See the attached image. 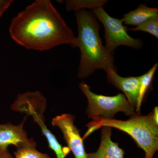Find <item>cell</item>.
Here are the masks:
<instances>
[{"mask_svg":"<svg viewBox=\"0 0 158 158\" xmlns=\"http://www.w3.org/2000/svg\"><path fill=\"white\" fill-rule=\"evenodd\" d=\"M9 33L18 44L47 51L61 44L77 48L73 31L49 0H36L12 20Z\"/></svg>","mask_w":158,"mask_h":158,"instance_id":"cell-1","label":"cell"},{"mask_svg":"<svg viewBox=\"0 0 158 158\" xmlns=\"http://www.w3.org/2000/svg\"><path fill=\"white\" fill-rule=\"evenodd\" d=\"M78 28L77 47L81 57L77 76L88 77L97 69L105 72L109 69L117 72L113 53L103 45L99 36L100 25L92 12L85 9L76 10Z\"/></svg>","mask_w":158,"mask_h":158,"instance_id":"cell-2","label":"cell"},{"mask_svg":"<svg viewBox=\"0 0 158 158\" xmlns=\"http://www.w3.org/2000/svg\"><path fill=\"white\" fill-rule=\"evenodd\" d=\"M92 119V121L87 125L88 130L83 140L101 127H108L117 129L129 135L138 147L144 151V158H153L158 151V123L154 118L152 111L145 116L136 113L127 120L101 117Z\"/></svg>","mask_w":158,"mask_h":158,"instance_id":"cell-3","label":"cell"},{"mask_svg":"<svg viewBox=\"0 0 158 158\" xmlns=\"http://www.w3.org/2000/svg\"><path fill=\"white\" fill-rule=\"evenodd\" d=\"M79 85L88 99L86 113L89 118L101 117L113 119L118 112L130 116L136 113L135 109L130 104L124 94L119 93L114 96L99 95L92 92L90 86L85 82H81Z\"/></svg>","mask_w":158,"mask_h":158,"instance_id":"cell-4","label":"cell"},{"mask_svg":"<svg viewBox=\"0 0 158 158\" xmlns=\"http://www.w3.org/2000/svg\"><path fill=\"white\" fill-rule=\"evenodd\" d=\"M91 12L104 27L105 46L110 52L113 53L114 50L121 45L135 49H140L143 47L142 40L135 39L129 35L127 27L123 25L122 19L111 17L103 7L93 9Z\"/></svg>","mask_w":158,"mask_h":158,"instance_id":"cell-5","label":"cell"},{"mask_svg":"<svg viewBox=\"0 0 158 158\" xmlns=\"http://www.w3.org/2000/svg\"><path fill=\"white\" fill-rule=\"evenodd\" d=\"M46 104L45 98L39 91L27 92L18 94L15 101L11 105V108L16 112L32 116L47 140L48 145L52 146L56 143L57 139L44 123V113Z\"/></svg>","mask_w":158,"mask_h":158,"instance_id":"cell-6","label":"cell"},{"mask_svg":"<svg viewBox=\"0 0 158 158\" xmlns=\"http://www.w3.org/2000/svg\"><path fill=\"white\" fill-rule=\"evenodd\" d=\"M75 119L73 115L65 113L53 118L52 123L61 130L69 149L72 152L75 158H87L83 138L74 123Z\"/></svg>","mask_w":158,"mask_h":158,"instance_id":"cell-7","label":"cell"},{"mask_svg":"<svg viewBox=\"0 0 158 158\" xmlns=\"http://www.w3.org/2000/svg\"><path fill=\"white\" fill-rule=\"evenodd\" d=\"M26 118L17 126L10 123L0 124V148H8L9 145L13 144L17 148H36L37 143L34 139L28 138L27 132L23 129Z\"/></svg>","mask_w":158,"mask_h":158,"instance_id":"cell-8","label":"cell"},{"mask_svg":"<svg viewBox=\"0 0 158 158\" xmlns=\"http://www.w3.org/2000/svg\"><path fill=\"white\" fill-rule=\"evenodd\" d=\"M106 73L108 83L122 90L130 104L136 109L138 104L141 76L123 77L112 69H109Z\"/></svg>","mask_w":158,"mask_h":158,"instance_id":"cell-9","label":"cell"},{"mask_svg":"<svg viewBox=\"0 0 158 158\" xmlns=\"http://www.w3.org/2000/svg\"><path fill=\"white\" fill-rule=\"evenodd\" d=\"M112 132V128H102L99 147L95 152L87 153V158H124V151L111 139Z\"/></svg>","mask_w":158,"mask_h":158,"instance_id":"cell-10","label":"cell"},{"mask_svg":"<svg viewBox=\"0 0 158 158\" xmlns=\"http://www.w3.org/2000/svg\"><path fill=\"white\" fill-rule=\"evenodd\" d=\"M157 15V8H150L145 5L141 4L135 10L124 15L122 19L125 24L137 27Z\"/></svg>","mask_w":158,"mask_h":158,"instance_id":"cell-11","label":"cell"},{"mask_svg":"<svg viewBox=\"0 0 158 158\" xmlns=\"http://www.w3.org/2000/svg\"><path fill=\"white\" fill-rule=\"evenodd\" d=\"M158 66V63H156L146 73L141 76L138 104L135 109L136 113H140V109L142 102L144 100L145 95L151 86L153 79Z\"/></svg>","mask_w":158,"mask_h":158,"instance_id":"cell-12","label":"cell"},{"mask_svg":"<svg viewBox=\"0 0 158 158\" xmlns=\"http://www.w3.org/2000/svg\"><path fill=\"white\" fill-rule=\"evenodd\" d=\"M66 10L68 11L79 10L81 9H93L103 7L107 1L105 0H69L66 1Z\"/></svg>","mask_w":158,"mask_h":158,"instance_id":"cell-13","label":"cell"},{"mask_svg":"<svg viewBox=\"0 0 158 158\" xmlns=\"http://www.w3.org/2000/svg\"><path fill=\"white\" fill-rule=\"evenodd\" d=\"M130 30L133 31H141L147 32L158 38V15L150 19L142 24Z\"/></svg>","mask_w":158,"mask_h":158,"instance_id":"cell-14","label":"cell"},{"mask_svg":"<svg viewBox=\"0 0 158 158\" xmlns=\"http://www.w3.org/2000/svg\"><path fill=\"white\" fill-rule=\"evenodd\" d=\"M14 154L15 158H51L47 154L40 152L36 148H17Z\"/></svg>","mask_w":158,"mask_h":158,"instance_id":"cell-15","label":"cell"},{"mask_svg":"<svg viewBox=\"0 0 158 158\" xmlns=\"http://www.w3.org/2000/svg\"><path fill=\"white\" fill-rule=\"evenodd\" d=\"M13 2L12 0H0V17H2L5 11L9 9Z\"/></svg>","mask_w":158,"mask_h":158,"instance_id":"cell-16","label":"cell"},{"mask_svg":"<svg viewBox=\"0 0 158 158\" xmlns=\"http://www.w3.org/2000/svg\"><path fill=\"white\" fill-rule=\"evenodd\" d=\"M0 158H13L8 148H0Z\"/></svg>","mask_w":158,"mask_h":158,"instance_id":"cell-17","label":"cell"}]
</instances>
